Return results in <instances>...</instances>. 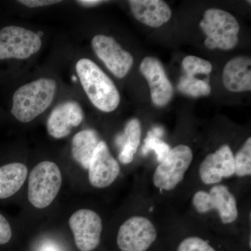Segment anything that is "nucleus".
I'll list each match as a JSON object with an SVG mask.
<instances>
[{"label": "nucleus", "mask_w": 251, "mask_h": 251, "mask_svg": "<svg viewBox=\"0 0 251 251\" xmlns=\"http://www.w3.org/2000/svg\"><path fill=\"white\" fill-rule=\"evenodd\" d=\"M77 2L81 6H85V7H92V6H95L101 4L103 2V1H100V0H80V1H77Z\"/></svg>", "instance_id": "nucleus-27"}, {"label": "nucleus", "mask_w": 251, "mask_h": 251, "mask_svg": "<svg viewBox=\"0 0 251 251\" xmlns=\"http://www.w3.org/2000/svg\"><path fill=\"white\" fill-rule=\"evenodd\" d=\"M176 251H216L207 241L199 237H188L180 243Z\"/></svg>", "instance_id": "nucleus-24"}, {"label": "nucleus", "mask_w": 251, "mask_h": 251, "mask_svg": "<svg viewBox=\"0 0 251 251\" xmlns=\"http://www.w3.org/2000/svg\"><path fill=\"white\" fill-rule=\"evenodd\" d=\"M62 184V175L58 166L52 161L41 162L29 175V202L37 209L48 207L57 197Z\"/></svg>", "instance_id": "nucleus-4"}, {"label": "nucleus", "mask_w": 251, "mask_h": 251, "mask_svg": "<svg viewBox=\"0 0 251 251\" xmlns=\"http://www.w3.org/2000/svg\"><path fill=\"white\" fill-rule=\"evenodd\" d=\"M88 171L90 184L97 188L110 186L120 175V164L112 156L108 145L103 140H100L94 151Z\"/></svg>", "instance_id": "nucleus-12"}, {"label": "nucleus", "mask_w": 251, "mask_h": 251, "mask_svg": "<svg viewBox=\"0 0 251 251\" xmlns=\"http://www.w3.org/2000/svg\"><path fill=\"white\" fill-rule=\"evenodd\" d=\"M12 237V229L9 221L0 214V245L7 244Z\"/></svg>", "instance_id": "nucleus-25"}, {"label": "nucleus", "mask_w": 251, "mask_h": 251, "mask_svg": "<svg viewBox=\"0 0 251 251\" xmlns=\"http://www.w3.org/2000/svg\"><path fill=\"white\" fill-rule=\"evenodd\" d=\"M192 203L199 214L216 211L225 225L233 224L239 216L237 199L225 185H214L209 191H197L193 196Z\"/></svg>", "instance_id": "nucleus-6"}, {"label": "nucleus", "mask_w": 251, "mask_h": 251, "mask_svg": "<svg viewBox=\"0 0 251 251\" xmlns=\"http://www.w3.org/2000/svg\"><path fill=\"white\" fill-rule=\"evenodd\" d=\"M92 46L99 58L115 76L123 78L129 72L133 64V56L122 49L111 36L103 34L94 36Z\"/></svg>", "instance_id": "nucleus-10"}, {"label": "nucleus", "mask_w": 251, "mask_h": 251, "mask_svg": "<svg viewBox=\"0 0 251 251\" xmlns=\"http://www.w3.org/2000/svg\"><path fill=\"white\" fill-rule=\"evenodd\" d=\"M234 175L240 177L251 175V138H249L234 155Z\"/></svg>", "instance_id": "nucleus-21"}, {"label": "nucleus", "mask_w": 251, "mask_h": 251, "mask_svg": "<svg viewBox=\"0 0 251 251\" xmlns=\"http://www.w3.org/2000/svg\"><path fill=\"white\" fill-rule=\"evenodd\" d=\"M177 89L182 93L193 97H204L211 92V87L208 82L187 75L180 78Z\"/></svg>", "instance_id": "nucleus-20"}, {"label": "nucleus", "mask_w": 251, "mask_h": 251, "mask_svg": "<svg viewBox=\"0 0 251 251\" xmlns=\"http://www.w3.org/2000/svg\"><path fill=\"white\" fill-rule=\"evenodd\" d=\"M100 141L98 133L93 129L81 130L73 138V158L84 169L88 170L91 159Z\"/></svg>", "instance_id": "nucleus-17"}, {"label": "nucleus", "mask_w": 251, "mask_h": 251, "mask_svg": "<svg viewBox=\"0 0 251 251\" xmlns=\"http://www.w3.org/2000/svg\"><path fill=\"white\" fill-rule=\"evenodd\" d=\"M60 1L58 0H20L18 2L25 5L27 7L36 8L57 4Z\"/></svg>", "instance_id": "nucleus-26"}, {"label": "nucleus", "mask_w": 251, "mask_h": 251, "mask_svg": "<svg viewBox=\"0 0 251 251\" xmlns=\"http://www.w3.org/2000/svg\"><path fill=\"white\" fill-rule=\"evenodd\" d=\"M41 39L34 31L19 26L0 28V61L25 59L36 53L41 47Z\"/></svg>", "instance_id": "nucleus-7"}, {"label": "nucleus", "mask_w": 251, "mask_h": 251, "mask_svg": "<svg viewBox=\"0 0 251 251\" xmlns=\"http://www.w3.org/2000/svg\"><path fill=\"white\" fill-rule=\"evenodd\" d=\"M200 27L207 36L204 40L207 49L229 50L237 46L239 23L227 11L219 9L206 10Z\"/></svg>", "instance_id": "nucleus-3"}, {"label": "nucleus", "mask_w": 251, "mask_h": 251, "mask_svg": "<svg viewBox=\"0 0 251 251\" xmlns=\"http://www.w3.org/2000/svg\"><path fill=\"white\" fill-rule=\"evenodd\" d=\"M83 119V111L77 102H64L51 112L47 121L48 132L56 139L65 138L70 134L73 127L80 125Z\"/></svg>", "instance_id": "nucleus-14"}, {"label": "nucleus", "mask_w": 251, "mask_h": 251, "mask_svg": "<svg viewBox=\"0 0 251 251\" xmlns=\"http://www.w3.org/2000/svg\"><path fill=\"white\" fill-rule=\"evenodd\" d=\"M156 238V228L151 220L133 216L120 226L117 243L122 251H147Z\"/></svg>", "instance_id": "nucleus-8"}, {"label": "nucleus", "mask_w": 251, "mask_h": 251, "mask_svg": "<svg viewBox=\"0 0 251 251\" xmlns=\"http://www.w3.org/2000/svg\"><path fill=\"white\" fill-rule=\"evenodd\" d=\"M55 81L40 78L20 87L12 98L11 113L18 121L27 123L45 112L53 100Z\"/></svg>", "instance_id": "nucleus-2"}, {"label": "nucleus", "mask_w": 251, "mask_h": 251, "mask_svg": "<svg viewBox=\"0 0 251 251\" xmlns=\"http://www.w3.org/2000/svg\"><path fill=\"white\" fill-rule=\"evenodd\" d=\"M75 69L81 85L96 108L111 112L118 107L120 95L116 86L98 65L90 59H81Z\"/></svg>", "instance_id": "nucleus-1"}, {"label": "nucleus", "mask_w": 251, "mask_h": 251, "mask_svg": "<svg viewBox=\"0 0 251 251\" xmlns=\"http://www.w3.org/2000/svg\"><path fill=\"white\" fill-rule=\"evenodd\" d=\"M128 3L134 17L150 27H161L171 19V8L161 0H131Z\"/></svg>", "instance_id": "nucleus-15"}, {"label": "nucleus", "mask_w": 251, "mask_h": 251, "mask_svg": "<svg viewBox=\"0 0 251 251\" xmlns=\"http://www.w3.org/2000/svg\"><path fill=\"white\" fill-rule=\"evenodd\" d=\"M200 179L204 184H219L225 178L234 175V154L227 145L220 147L209 153L201 163L198 170Z\"/></svg>", "instance_id": "nucleus-11"}, {"label": "nucleus", "mask_w": 251, "mask_h": 251, "mask_svg": "<svg viewBox=\"0 0 251 251\" xmlns=\"http://www.w3.org/2000/svg\"><path fill=\"white\" fill-rule=\"evenodd\" d=\"M43 251H58V250H57V249L52 247H52L51 246H46Z\"/></svg>", "instance_id": "nucleus-28"}, {"label": "nucleus", "mask_w": 251, "mask_h": 251, "mask_svg": "<svg viewBox=\"0 0 251 251\" xmlns=\"http://www.w3.org/2000/svg\"><path fill=\"white\" fill-rule=\"evenodd\" d=\"M223 80L229 92L251 90V59L245 56L231 59L225 66Z\"/></svg>", "instance_id": "nucleus-16"}, {"label": "nucleus", "mask_w": 251, "mask_h": 251, "mask_svg": "<svg viewBox=\"0 0 251 251\" xmlns=\"http://www.w3.org/2000/svg\"><path fill=\"white\" fill-rule=\"evenodd\" d=\"M193 158L192 150L187 145H179L171 149L153 173V185L161 191L175 189L184 179Z\"/></svg>", "instance_id": "nucleus-5"}, {"label": "nucleus", "mask_w": 251, "mask_h": 251, "mask_svg": "<svg viewBox=\"0 0 251 251\" xmlns=\"http://www.w3.org/2000/svg\"><path fill=\"white\" fill-rule=\"evenodd\" d=\"M140 70L148 80L153 104L158 107L168 104L173 97L174 89L159 59L145 57L140 64Z\"/></svg>", "instance_id": "nucleus-13"}, {"label": "nucleus", "mask_w": 251, "mask_h": 251, "mask_svg": "<svg viewBox=\"0 0 251 251\" xmlns=\"http://www.w3.org/2000/svg\"><path fill=\"white\" fill-rule=\"evenodd\" d=\"M182 67L186 75L194 76L197 74H210L212 65L205 59L196 56H187L182 61Z\"/></svg>", "instance_id": "nucleus-23"}, {"label": "nucleus", "mask_w": 251, "mask_h": 251, "mask_svg": "<svg viewBox=\"0 0 251 251\" xmlns=\"http://www.w3.org/2000/svg\"><path fill=\"white\" fill-rule=\"evenodd\" d=\"M171 148L163 140L156 136L152 132L150 131L148 136L144 140V145L142 148L143 154L146 155L150 151H154L157 161L161 163L169 153Z\"/></svg>", "instance_id": "nucleus-22"}, {"label": "nucleus", "mask_w": 251, "mask_h": 251, "mask_svg": "<svg viewBox=\"0 0 251 251\" xmlns=\"http://www.w3.org/2000/svg\"><path fill=\"white\" fill-rule=\"evenodd\" d=\"M141 125L138 119H131L125 126L123 134L117 137L116 143L122 150L119 160L122 164H129L133 161L141 140Z\"/></svg>", "instance_id": "nucleus-19"}, {"label": "nucleus", "mask_w": 251, "mask_h": 251, "mask_svg": "<svg viewBox=\"0 0 251 251\" xmlns=\"http://www.w3.org/2000/svg\"><path fill=\"white\" fill-rule=\"evenodd\" d=\"M27 168L21 163L0 167V199L11 197L18 192L27 179Z\"/></svg>", "instance_id": "nucleus-18"}, {"label": "nucleus", "mask_w": 251, "mask_h": 251, "mask_svg": "<svg viewBox=\"0 0 251 251\" xmlns=\"http://www.w3.org/2000/svg\"><path fill=\"white\" fill-rule=\"evenodd\" d=\"M77 249L80 251H92L100 244L103 230L101 218L91 209H79L69 221Z\"/></svg>", "instance_id": "nucleus-9"}]
</instances>
